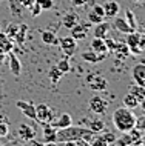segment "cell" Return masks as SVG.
<instances>
[{
    "mask_svg": "<svg viewBox=\"0 0 145 146\" xmlns=\"http://www.w3.org/2000/svg\"><path fill=\"white\" fill-rule=\"evenodd\" d=\"M94 137V132L90 131L87 126H66V128L57 129V139L56 143H63V145H73L76 140H84L90 145Z\"/></svg>",
    "mask_w": 145,
    "mask_h": 146,
    "instance_id": "obj_1",
    "label": "cell"
},
{
    "mask_svg": "<svg viewBox=\"0 0 145 146\" xmlns=\"http://www.w3.org/2000/svg\"><path fill=\"white\" fill-rule=\"evenodd\" d=\"M136 117L134 112L131 111L130 108H125V106H120V108H116L114 112H113V125L119 132H128L130 129H133L136 126Z\"/></svg>",
    "mask_w": 145,
    "mask_h": 146,
    "instance_id": "obj_2",
    "label": "cell"
},
{
    "mask_svg": "<svg viewBox=\"0 0 145 146\" xmlns=\"http://www.w3.org/2000/svg\"><path fill=\"white\" fill-rule=\"evenodd\" d=\"M125 43L130 48V54L138 56V54H140L145 49V35H144V33H136V31L128 33Z\"/></svg>",
    "mask_w": 145,
    "mask_h": 146,
    "instance_id": "obj_3",
    "label": "cell"
},
{
    "mask_svg": "<svg viewBox=\"0 0 145 146\" xmlns=\"http://www.w3.org/2000/svg\"><path fill=\"white\" fill-rule=\"evenodd\" d=\"M56 117V111H54L51 106L45 105V103H40L36 106V120L39 123H51Z\"/></svg>",
    "mask_w": 145,
    "mask_h": 146,
    "instance_id": "obj_4",
    "label": "cell"
},
{
    "mask_svg": "<svg viewBox=\"0 0 145 146\" xmlns=\"http://www.w3.org/2000/svg\"><path fill=\"white\" fill-rule=\"evenodd\" d=\"M88 108L96 115H105L108 109V102L100 96H93L88 102Z\"/></svg>",
    "mask_w": 145,
    "mask_h": 146,
    "instance_id": "obj_5",
    "label": "cell"
},
{
    "mask_svg": "<svg viewBox=\"0 0 145 146\" xmlns=\"http://www.w3.org/2000/svg\"><path fill=\"white\" fill-rule=\"evenodd\" d=\"M59 46L66 57H73L77 51V40L73 38L71 35H66V37L59 38Z\"/></svg>",
    "mask_w": 145,
    "mask_h": 146,
    "instance_id": "obj_6",
    "label": "cell"
},
{
    "mask_svg": "<svg viewBox=\"0 0 145 146\" xmlns=\"http://www.w3.org/2000/svg\"><path fill=\"white\" fill-rule=\"evenodd\" d=\"M90 28H91V23L90 22H79L73 26L71 29V37L76 38V40H85L88 37Z\"/></svg>",
    "mask_w": 145,
    "mask_h": 146,
    "instance_id": "obj_7",
    "label": "cell"
},
{
    "mask_svg": "<svg viewBox=\"0 0 145 146\" xmlns=\"http://www.w3.org/2000/svg\"><path fill=\"white\" fill-rule=\"evenodd\" d=\"M17 135L20 137L23 141H33L36 139V128H34L31 123H26V121H22L17 128Z\"/></svg>",
    "mask_w": 145,
    "mask_h": 146,
    "instance_id": "obj_8",
    "label": "cell"
},
{
    "mask_svg": "<svg viewBox=\"0 0 145 146\" xmlns=\"http://www.w3.org/2000/svg\"><path fill=\"white\" fill-rule=\"evenodd\" d=\"M90 48H91V51H94V52L99 54V57H100V62H104L105 58H107L108 56V48H107V45H105V40L104 38H99V37H94L91 40V43H90Z\"/></svg>",
    "mask_w": 145,
    "mask_h": 146,
    "instance_id": "obj_9",
    "label": "cell"
},
{
    "mask_svg": "<svg viewBox=\"0 0 145 146\" xmlns=\"http://www.w3.org/2000/svg\"><path fill=\"white\" fill-rule=\"evenodd\" d=\"M80 125L82 126H87L90 131H93L94 134H97V132H100V131H104V129H105V121L102 120V118H99V117L82 118Z\"/></svg>",
    "mask_w": 145,
    "mask_h": 146,
    "instance_id": "obj_10",
    "label": "cell"
},
{
    "mask_svg": "<svg viewBox=\"0 0 145 146\" xmlns=\"http://www.w3.org/2000/svg\"><path fill=\"white\" fill-rule=\"evenodd\" d=\"M87 82H88V88L93 89V91H97V92H100V91H105L107 89V80H105L102 76L99 74H94V76H88L87 77Z\"/></svg>",
    "mask_w": 145,
    "mask_h": 146,
    "instance_id": "obj_11",
    "label": "cell"
},
{
    "mask_svg": "<svg viewBox=\"0 0 145 146\" xmlns=\"http://www.w3.org/2000/svg\"><path fill=\"white\" fill-rule=\"evenodd\" d=\"M131 77L136 85L145 88V63H138L131 69Z\"/></svg>",
    "mask_w": 145,
    "mask_h": 146,
    "instance_id": "obj_12",
    "label": "cell"
},
{
    "mask_svg": "<svg viewBox=\"0 0 145 146\" xmlns=\"http://www.w3.org/2000/svg\"><path fill=\"white\" fill-rule=\"evenodd\" d=\"M19 109L22 111L23 115H26L29 120H36V105H33L31 102H23V100H19L15 103Z\"/></svg>",
    "mask_w": 145,
    "mask_h": 146,
    "instance_id": "obj_13",
    "label": "cell"
},
{
    "mask_svg": "<svg viewBox=\"0 0 145 146\" xmlns=\"http://www.w3.org/2000/svg\"><path fill=\"white\" fill-rule=\"evenodd\" d=\"M42 137H43V143H56L57 139V128H54L51 123H43V131H42Z\"/></svg>",
    "mask_w": 145,
    "mask_h": 146,
    "instance_id": "obj_14",
    "label": "cell"
},
{
    "mask_svg": "<svg viewBox=\"0 0 145 146\" xmlns=\"http://www.w3.org/2000/svg\"><path fill=\"white\" fill-rule=\"evenodd\" d=\"M102 6H104V11H105V17L108 19H114L120 11V5L116 0H107Z\"/></svg>",
    "mask_w": 145,
    "mask_h": 146,
    "instance_id": "obj_15",
    "label": "cell"
},
{
    "mask_svg": "<svg viewBox=\"0 0 145 146\" xmlns=\"http://www.w3.org/2000/svg\"><path fill=\"white\" fill-rule=\"evenodd\" d=\"M80 19L79 15H77V13H74V11H68V13H65L63 15H62V26L66 29H71L76 23H79Z\"/></svg>",
    "mask_w": 145,
    "mask_h": 146,
    "instance_id": "obj_16",
    "label": "cell"
},
{
    "mask_svg": "<svg viewBox=\"0 0 145 146\" xmlns=\"http://www.w3.org/2000/svg\"><path fill=\"white\" fill-rule=\"evenodd\" d=\"M8 56V66H9V71L14 74L15 77L20 76V71H22V65H20V60H19V57L13 54V51L11 52L6 54Z\"/></svg>",
    "mask_w": 145,
    "mask_h": 146,
    "instance_id": "obj_17",
    "label": "cell"
},
{
    "mask_svg": "<svg viewBox=\"0 0 145 146\" xmlns=\"http://www.w3.org/2000/svg\"><path fill=\"white\" fill-rule=\"evenodd\" d=\"M51 125L54 126V128H57V129H60V128H66V126H69V125H73V117L69 115V114H60V115H56L54 117V120L51 121Z\"/></svg>",
    "mask_w": 145,
    "mask_h": 146,
    "instance_id": "obj_18",
    "label": "cell"
},
{
    "mask_svg": "<svg viewBox=\"0 0 145 146\" xmlns=\"http://www.w3.org/2000/svg\"><path fill=\"white\" fill-rule=\"evenodd\" d=\"M111 52H114V56L119 60H125V58L130 56V48H128V45L125 42H116V46Z\"/></svg>",
    "mask_w": 145,
    "mask_h": 146,
    "instance_id": "obj_19",
    "label": "cell"
},
{
    "mask_svg": "<svg viewBox=\"0 0 145 146\" xmlns=\"http://www.w3.org/2000/svg\"><path fill=\"white\" fill-rule=\"evenodd\" d=\"M113 26H114L116 31H119V33H122V34H125V35H127L128 33H133V31H134V29H133L131 26L127 23V20H125L124 17H117V15L114 17V23H113Z\"/></svg>",
    "mask_w": 145,
    "mask_h": 146,
    "instance_id": "obj_20",
    "label": "cell"
},
{
    "mask_svg": "<svg viewBox=\"0 0 145 146\" xmlns=\"http://www.w3.org/2000/svg\"><path fill=\"white\" fill-rule=\"evenodd\" d=\"M40 38L45 45H51V46L59 45V37L56 35V33H53V31H49V29L40 31Z\"/></svg>",
    "mask_w": 145,
    "mask_h": 146,
    "instance_id": "obj_21",
    "label": "cell"
},
{
    "mask_svg": "<svg viewBox=\"0 0 145 146\" xmlns=\"http://www.w3.org/2000/svg\"><path fill=\"white\" fill-rule=\"evenodd\" d=\"M110 29H111V25L104 20V22H100V23H97V25H96V28H94V31H93V34H94V37L105 38V37L108 35Z\"/></svg>",
    "mask_w": 145,
    "mask_h": 146,
    "instance_id": "obj_22",
    "label": "cell"
},
{
    "mask_svg": "<svg viewBox=\"0 0 145 146\" xmlns=\"http://www.w3.org/2000/svg\"><path fill=\"white\" fill-rule=\"evenodd\" d=\"M13 48H14V46H13V40H11L5 33L0 31V52L8 54V52L13 51Z\"/></svg>",
    "mask_w": 145,
    "mask_h": 146,
    "instance_id": "obj_23",
    "label": "cell"
},
{
    "mask_svg": "<svg viewBox=\"0 0 145 146\" xmlns=\"http://www.w3.org/2000/svg\"><path fill=\"white\" fill-rule=\"evenodd\" d=\"M122 102H124V106L125 108H130V109H136L139 106V100L136 98L134 96H133L131 92H127L124 96V98H122Z\"/></svg>",
    "mask_w": 145,
    "mask_h": 146,
    "instance_id": "obj_24",
    "label": "cell"
},
{
    "mask_svg": "<svg viewBox=\"0 0 145 146\" xmlns=\"http://www.w3.org/2000/svg\"><path fill=\"white\" fill-rule=\"evenodd\" d=\"M128 92H131L133 96H134L136 98H138V100H139V103H140V102H142L144 98H145V88H144V86L136 85V83L130 86V91H128Z\"/></svg>",
    "mask_w": 145,
    "mask_h": 146,
    "instance_id": "obj_25",
    "label": "cell"
},
{
    "mask_svg": "<svg viewBox=\"0 0 145 146\" xmlns=\"http://www.w3.org/2000/svg\"><path fill=\"white\" fill-rule=\"evenodd\" d=\"M62 76H63V72L57 68V65L53 66V68L49 69V72H48V77H49V80H51V83H53V85H57L59 80L62 78Z\"/></svg>",
    "mask_w": 145,
    "mask_h": 146,
    "instance_id": "obj_26",
    "label": "cell"
},
{
    "mask_svg": "<svg viewBox=\"0 0 145 146\" xmlns=\"http://www.w3.org/2000/svg\"><path fill=\"white\" fill-rule=\"evenodd\" d=\"M114 145H119V146L134 145V139L131 137V134H130V132H122V137H120V139H116Z\"/></svg>",
    "mask_w": 145,
    "mask_h": 146,
    "instance_id": "obj_27",
    "label": "cell"
},
{
    "mask_svg": "<svg viewBox=\"0 0 145 146\" xmlns=\"http://www.w3.org/2000/svg\"><path fill=\"white\" fill-rule=\"evenodd\" d=\"M82 58H84L85 62H88V63H99L100 62V57H99V54L94 52V51H85V52H82Z\"/></svg>",
    "mask_w": 145,
    "mask_h": 146,
    "instance_id": "obj_28",
    "label": "cell"
},
{
    "mask_svg": "<svg viewBox=\"0 0 145 146\" xmlns=\"http://www.w3.org/2000/svg\"><path fill=\"white\" fill-rule=\"evenodd\" d=\"M26 31H28V26H26L25 23H23V25H19V29H17V34H15L14 40L22 45L23 40H25V34H26Z\"/></svg>",
    "mask_w": 145,
    "mask_h": 146,
    "instance_id": "obj_29",
    "label": "cell"
},
{
    "mask_svg": "<svg viewBox=\"0 0 145 146\" xmlns=\"http://www.w3.org/2000/svg\"><path fill=\"white\" fill-rule=\"evenodd\" d=\"M69 57H63V58H60V60H59V63H57V68L62 71V72L63 74H68L69 71H71V65H69V60H68Z\"/></svg>",
    "mask_w": 145,
    "mask_h": 146,
    "instance_id": "obj_30",
    "label": "cell"
},
{
    "mask_svg": "<svg viewBox=\"0 0 145 146\" xmlns=\"http://www.w3.org/2000/svg\"><path fill=\"white\" fill-rule=\"evenodd\" d=\"M105 20V17H102V15H99L96 13V11H88V22L91 23V25H97V23H100V22H104Z\"/></svg>",
    "mask_w": 145,
    "mask_h": 146,
    "instance_id": "obj_31",
    "label": "cell"
},
{
    "mask_svg": "<svg viewBox=\"0 0 145 146\" xmlns=\"http://www.w3.org/2000/svg\"><path fill=\"white\" fill-rule=\"evenodd\" d=\"M125 20H127V23L131 26L133 29L136 31V17H134V14H133V11L131 9H125Z\"/></svg>",
    "mask_w": 145,
    "mask_h": 146,
    "instance_id": "obj_32",
    "label": "cell"
},
{
    "mask_svg": "<svg viewBox=\"0 0 145 146\" xmlns=\"http://www.w3.org/2000/svg\"><path fill=\"white\" fill-rule=\"evenodd\" d=\"M42 11H43V9H42V6L39 5L36 0H34V3L29 6V13H31V15H33V17H37V15L42 14Z\"/></svg>",
    "mask_w": 145,
    "mask_h": 146,
    "instance_id": "obj_33",
    "label": "cell"
},
{
    "mask_svg": "<svg viewBox=\"0 0 145 146\" xmlns=\"http://www.w3.org/2000/svg\"><path fill=\"white\" fill-rule=\"evenodd\" d=\"M9 134V123L8 121H0V139H5Z\"/></svg>",
    "mask_w": 145,
    "mask_h": 146,
    "instance_id": "obj_34",
    "label": "cell"
},
{
    "mask_svg": "<svg viewBox=\"0 0 145 146\" xmlns=\"http://www.w3.org/2000/svg\"><path fill=\"white\" fill-rule=\"evenodd\" d=\"M39 5L42 6V9L46 11V9H51L54 6V0H36Z\"/></svg>",
    "mask_w": 145,
    "mask_h": 146,
    "instance_id": "obj_35",
    "label": "cell"
},
{
    "mask_svg": "<svg viewBox=\"0 0 145 146\" xmlns=\"http://www.w3.org/2000/svg\"><path fill=\"white\" fill-rule=\"evenodd\" d=\"M17 29H19V26H17V25H9V26H8V29H6V33H5V34L11 38V40H13V38L15 37V34H17Z\"/></svg>",
    "mask_w": 145,
    "mask_h": 146,
    "instance_id": "obj_36",
    "label": "cell"
},
{
    "mask_svg": "<svg viewBox=\"0 0 145 146\" xmlns=\"http://www.w3.org/2000/svg\"><path fill=\"white\" fill-rule=\"evenodd\" d=\"M134 128H138L140 132H145V115L136 118V126Z\"/></svg>",
    "mask_w": 145,
    "mask_h": 146,
    "instance_id": "obj_37",
    "label": "cell"
},
{
    "mask_svg": "<svg viewBox=\"0 0 145 146\" xmlns=\"http://www.w3.org/2000/svg\"><path fill=\"white\" fill-rule=\"evenodd\" d=\"M104 40H105V45H107L108 51H113V49H114V46H116V40H113V38H110L108 35L104 38Z\"/></svg>",
    "mask_w": 145,
    "mask_h": 146,
    "instance_id": "obj_38",
    "label": "cell"
},
{
    "mask_svg": "<svg viewBox=\"0 0 145 146\" xmlns=\"http://www.w3.org/2000/svg\"><path fill=\"white\" fill-rule=\"evenodd\" d=\"M91 9H93V11H96V13L99 14V15H102V17H105L104 6H102V5H99V3H96V5H93V8H91ZM105 19H107V17H105Z\"/></svg>",
    "mask_w": 145,
    "mask_h": 146,
    "instance_id": "obj_39",
    "label": "cell"
},
{
    "mask_svg": "<svg viewBox=\"0 0 145 146\" xmlns=\"http://www.w3.org/2000/svg\"><path fill=\"white\" fill-rule=\"evenodd\" d=\"M19 3L22 5V8H25V9H29V6L34 3V0H19Z\"/></svg>",
    "mask_w": 145,
    "mask_h": 146,
    "instance_id": "obj_40",
    "label": "cell"
},
{
    "mask_svg": "<svg viewBox=\"0 0 145 146\" xmlns=\"http://www.w3.org/2000/svg\"><path fill=\"white\" fill-rule=\"evenodd\" d=\"M73 6H84L88 3V0H71Z\"/></svg>",
    "mask_w": 145,
    "mask_h": 146,
    "instance_id": "obj_41",
    "label": "cell"
},
{
    "mask_svg": "<svg viewBox=\"0 0 145 146\" xmlns=\"http://www.w3.org/2000/svg\"><path fill=\"white\" fill-rule=\"evenodd\" d=\"M0 121H9V120H8V117L5 114H0Z\"/></svg>",
    "mask_w": 145,
    "mask_h": 146,
    "instance_id": "obj_42",
    "label": "cell"
},
{
    "mask_svg": "<svg viewBox=\"0 0 145 146\" xmlns=\"http://www.w3.org/2000/svg\"><path fill=\"white\" fill-rule=\"evenodd\" d=\"M6 57V54H3V52H0V63H3V58Z\"/></svg>",
    "mask_w": 145,
    "mask_h": 146,
    "instance_id": "obj_43",
    "label": "cell"
},
{
    "mask_svg": "<svg viewBox=\"0 0 145 146\" xmlns=\"http://www.w3.org/2000/svg\"><path fill=\"white\" fill-rule=\"evenodd\" d=\"M131 2H136V3H140V2H144V0H131Z\"/></svg>",
    "mask_w": 145,
    "mask_h": 146,
    "instance_id": "obj_44",
    "label": "cell"
},
{
    "mask_svg": "<svg viewBox=\"0 0 145 146\" xmlns=\"http://www.w3.org/2000/svg\"><path fill=\"white\" fill-rule=\"evenodd\" d=\"M144 35H145V25H144Z\"/></svg>",
    "mask_w": 145,
    "mask_h": 146,
    "instance_id": "obj_45",
    "label": "cell"
},
{
    "mask_svg": "<svg viewBox=\"0 0 145 146\" xmlns=\"http://www.w3.org/2000/svg\"><path fill=\"white\" fill-rule=\"evenodd\" d=\"M0 31H2V29H0Z\"/></svg>",
    "mask_w": 145,
    "mask_h": 146,
    "instance_id": "obj_46",
    "label": "cell"
}]
</instances>
